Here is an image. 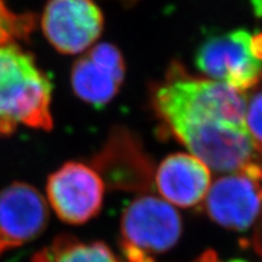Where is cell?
Masks as SVG:
<instances>
[{
  "label": "cell",
  "instance_id": "cell-7",
  "mask_svg": "<svg viewBox=\"0 0 262 262\" xmlns=\"http://www.w3.org/2000/svg\"><path fill=\"white\" fill-rule=\"evenodd\" d=\"M47 195L61 221L84 225L102 208L104 182L93 166L68 162L49 176Z\"/></svg>",
  "mask_w": 262,
  "mask_h": 262
},
{
  "label": "cell",
  "instance_id": "cell-11",
  "mask_svg": "<svg viewBox=\"0 0 262 262\" xmlns=\"http://www.w3.org/2000/svg\"><path fill=\"white\" fill-rule=\"evenodd\" d=\"M48 203L37 188L14 182L0 191V241L8 249L38 238L49 224Z\"/></svg>",
  "mask_w": 262,
  "mask_h": 262
},
{
  "label": "cell",
  "instance_id": "cell-17",
  "mask_svg": "<svg viewBox=\"0 0 262 262\" xmlns=\"http://www.w3.org/2000/svg\"><path fill=\"white\" fill-rule=\"evenodd\" d=\"M193 262H248L241 258H231V260H222L214 250H206L201 256H198Z\"/></svg>",
  "mask_w": 262,
  "mask_h": 262
},
{
  "label": "cell",
  "instance_id": "cell-1",
  "mask_svg": "<svg viewBox=\"0 0 262 262\" xmlns=\"http://www.w3.org/2000/svg\"><path fill=\"white\" fill-rule=\"evenodd\" d=\"M52 84L32 54L17 42L0 45V136L17 126L50 131Z\"/></svg>",
  "mask_w": 262,
  "mask_h": 262
},
{
  "label": "cell",
  "instance_id": "cell-8",
  "mask_svg": "<svg viewBox=\"0 0 262 262\" xmlns=\"http://www.w3.org/2000/svg\"><path fill=\"white\" fill-rule=\"evenodd\" d=\"M103 15L94 0H49L41 28L49 42L66 55L91 48L103 31Z\"/></svg>",
  "mask_w": 262,
  "mask_h": 262
},
{
  "label": "cell",
  "instance_id": "cell-15",
  "mask_svg": "<svg viewBox=\"0 0 262 262\" xmlns=\"http://www.w3.org/2000/svg\"><path fill=\"white\" fill-rule=\"evenodd\" d=\"M245 126L256 143V148H262V90H258L247 101Z\"/></svg>",
  "mask_w": 262,
  "mask_h": 262
},
{
  "label": "cell",
  "instance_id": "cell-12",
  "mask_svg": "<svg viewBox=\"0 0 262 262\" xmlns=\"http://www.w3.org/2000/svg\"><path fill=\"white\" fill-rule=\"evenodd\" d=\"M155 185L162 199L169 204L194 208L204 202L210 188V169L194 156L173 153L157 168Z\"/></svg>",
  "mask_w": 262,
  "mask_h": 262
},
{
  "label": "cell",
  "instance_id": "cell-5",
  "mask_svg": "<svg viewBox=\"0 0 262 262\" xmlns=\"http://www.w3.org/2000/svg\"><path fill=\"white\" fill-rule=\"evenodd\" d=\"M195 64L208 79L244 93L262 81V58L253 33L235 29L208 38L195 52Z\"/></svg>",
  "mask_w": 262,
  "mask_h": 262
},
{
  "label": "cell",
  "instance_id": "cell-2",
  "mask_svg": "<svg viewBox=\"0 0 262 262\" xmlns=\"http://www.w3.org/2000/svg\"><path fill=\"white\" fill-rule=\"evenodd\" d=\"M247 97L221 81L194 78L175 63L153 93V107L162 122L179 118H212L245 126ZM247 127V126H245Z\"/></svg>",
  "mask_w": 262,
  "mask_h": 262
},
{
  "label": "cell",
  "instance_id": "cell-3",
  "mask_svg": "<svg viewBox=\"0 0 262 262\" xmlns=\"http://www.w3.org/2000/svg\"><path fill=\"white\" fill-rule=\"evenodd\" d=\"M164 125L192 156L219 172H235L258 158L256 143L245 126L209 118L175 119Z\"/></svg>",
  "mask_w": 262,
  "mask_h": 262
},
{
  "label": "cell",
  "instance_id": "cell-6",
  "mask_svg": "<svg viewBox=\"0 0 262 262\" xmlns=\"http://www.w3.org/2000/svg\"><path fill=\"white\" fill-rule=\"evenodd\" d=\"M204 210L212 221L232 231L254 226L262 210V164L255 160L216 179L204 199Z\"/></svg>",
  "mask_w": 262,
  "mask_h": 262
},
{
  "label": "cell",
  "instance_id": "cell-16",
  "mask_svg": "<svg viewBox=\"0 0 262 262\" xmlns=\"http://www.w3.org/2000/svg\"><path fill=\"white\" fill-rule=\"evenodd\" d=\"M253 237H251V247L258 256L262 258V210L260 216L253 226Z\"/></svg>",
  "mask_w": 262,
  "mask_h": 262
},
{
  "label": "cell",
  "instance_id": "cell-10",
  "mask_svg": "<svg viewBox=\"0 0 262 262\" xmlns=\"http://www.w3.org/2000/svg\"><path fill=\"white\" fill-rule=\"evenodd\" d=\"M125 70L119 49L110 42H101L75 61L71 72L72 89L84 102L101 108L116 97Z\"/></svg>",
  "mask_w": 262,
  "mask_h": 262
},
{
  "label": "cell",
  "instance_id": "cell-13",
  "mask_svg": "<svg viewBox=\"0 0 262 262\" xmlns=\"http://www.w3.org/2000/svg\"><path fill=\"white\" fill-rule=\"evenodd\" d=\"M31 262H120L102 242H83L68 234L57 235Z\"/></svg>",
  "mask_w": 262,
  "mask_h": 262
},
{
  "label": "cell",
  "instance_id": "cell-9",
  "mask_svg": "<svg viewBox=\"0 0 262 262\" xmlns=\"http://www.w3.org/2000/svg\"><path fill=\"white\" fill-rule=\"evenodd\" d=\"M93 168L104 185L116 189L146 192L155 185L153 163L139 139L123 127H117L106 145L94 158Z\"/></svg>",
  "mask_w": 262,
  "mask_h": 262
},
{
  "label": "cell",
  "instance_id": "cell-18",
  "mask_svg": "<svg viewBox=\"0 0 262 262\" xmlns=\"http://www.w3.org/2000/svg\"><path fill=\"white\" fill-rule=\"evenodd\" d=\"M250 4L253 6L255 16L262 18V0H250Z\"/></svg>",
  "mask_w": 262,
  "mask_h": 262
},
{
  "label": "cell",
  "instance_id": "cell-14",
  "mask_svg": "<svg viewBox=\"0 0 262 262\" xmlns=\"http://www.w3.org/2000/svg\"><path fill=\"white\" fill-rule=\"evenodd\" d=\"M35 28V16L16 14L0 0V45L27 39Z\"/></svg>",
  "mask_w": 262,
  "mask_h": 262
},
{
  "label": "cell",
  "instance_id": "cell-19",
  "mask_svg": "<svg viewBox=\"0 0 262 262\" xmlns=\"http://www.w3.org/2000/svg\"><path fill=\"white\" fill-rule=\"evenodd\" d=\"M6 250H9V249H8V248H6V245H5L4 243H3V242H2V241H0V256H2V255H3V254H4Z\"/></svg>",
  "mask_w": 262,
  "mask_h": 262
},
{
  "label": "cell",
  "instance_id": "cell-4",
  "mask_svg": "<svg viewBox=\"0 0 262 262\" xmlns=\"http://www.w3.org/2000/svg\"><path fill=\"white\" fill-rule=\"evenodd\" d=\"M181 234L179 211L159 196H137L120 220V247L126 262H157L178 244Z\"/></svg>",
  "mask_w": 262,
  "mask_h": 262
}]
</instances>
